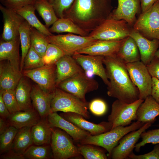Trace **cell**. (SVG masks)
Returning a JSON list of instances; mask_svg holds the SVG:
<instances>
[{
  "label": "cell",
  "mask_w": 159,
  "mask_h": 159,
  "mask_svg": "<svg viewBox=\"0 0 159 159\" xmlns=\"http://www.w3.org/2000/svg\"><path fill=\"white\" fill-rule=\"evenodd\" d=\"M103 64L109 81L108 96L128 104L138 100L139 90L132 81L125 64L116 54L104 57Z\"/></svg>",
  "instance_id": "6da1fadb"
},
{
  "label": "cell",
  "mask_w": 159,
  "mask_h": 159,
  "mask_svg": "<svg viewBox=\"0 0 159 159\" xmlns=\"http://www.w3.org/2000/svg\"><path fill=\"white\" fill-rule=\"evenodd\" d=\"M112 9V0H74L65 17L89 33L109 18Z\"/></svg>",
  "instance_id": "7a4b0ae2"
},
{
  "label": "cell",
  "mask_w": 159,
  "mask_h": 159,
  "mask_svg": "<svg viewBox=\"0 0 159 159\" xmlns=\"http://www.w3.org/2000/svg\"><path fill=\"white\" fill-rule=\"evenodd\" d=\"M145 123L137 121L127 126L116 127L105 132L96 135H90L81 140V144H91L102 147L108 152L110 157L112 151L119 140L127 134L138 129Z\"/></svg>",
  "instance_id": "3957f363"
},
{
  "label": "cell",
  "mask_w": 159,
  "mask_h": 159,
  "mask_svg": "<svg viewBox=\"0 0 159 159\" xmlns=\"http://www.w3.org/2000/svg\"><path fill=\"white\" fill-rule=\"evenodd\" d=\"M89 103L74 95L56 87L53 92L51 103V112L62 111L79 114L86 119L90 115L88 111Z\"/></svg>",
  "instance_id": "277c9868"
},
{
  "label": "cell",
  "mask_w": 159,
  "mask_h": 159,
  "mask_svg": "<svg viewBox=\"0 0 159 159\" xmlns=\"http://www.w3.org/2000/svg\"><path fill=\"white\" fill-rule=\"evenodd\" d=\"M132 28L125 20L109 18L90 32L88 36L97 40H120L130 36Z\"/></svg>",
  "instance_id": "5b68a950"
},
{
  "label": "cell",
  "mask_w": 159,
  "mask_h": 159,
  "mask_svg": "<svg viewBox=\"0 0 159 159\" xmlns=\"http://www.w3.org/2000/svg\"><path fill=\"white\" fill-rule=\"evenodd\" d=\"M72 138L62 130L52 128L50 145L53 158L67 159L80 156L77 147L74 145Z\"/></svg>",
  "instance_id": "8992f818"
},
{
  "label": "cell",
  "mask_w": 159,
  "mask_h": 159,
  "mask_svg": "<svg viewBox=\"0 0 159 159\" xmlns=\"http://www.w3.org/2000/svg\"><path fill=\"white\" fill-rule=\"evenodd\" d=\"M132 28L148 39L159 40V0L140 14Z\"/></svg>",
  "instance_id": "52a82bcc"
},
{
  "label": "cell",
  "mask_w": 159,
  "mask_h": 159,
  "mask_svg": "<svg viewBox=\"0 0 159 159\" xmlns=\"http://www.w3.org/2000/svg\"><path fill=\"white\" fill-rule=\"evenodd\" d=\"M99 85L85 72L79 73L61 82L57 87L71 93L85 102L86 94L97 90Z\"/></svg>",
  "instance_id": "ba28073f"
},
{
  "label": "cell",
  "mask_w": 159,
  "mask_h": 159,
  "mask_svg": "<svg viewBox=\"0 0 159 159\" xmlns=\"http://www.w3.org/2000/svg\"><path fill=\"white\" fill-rule=\"evenodd\" d=\"M144 100L139 99L135 102L128 104L118 99L112 103L111 113L108 121L112 125V129L119 126L130 125L132 121L136 120L137 110Z\"/></svg>",
  "instance_id": "9c48e42d"
},
{
  "label": "cell",
  "mask_w": 159,
  "mask_h": 159,
  "mask_svg": "<svg viewBox=\"0 0 159 159\" xmlns=\"http://www.w3.org/2000/svg\"><path fill=\"white\" fill-rule=\"evenodd\" d=\"M46 37L49 43L57 46L65 55L71 56L97 40L89 36L84 37L72 33L46 36Z\"/></svg>",
  "instance_id": "30bf717a"
},
{
  "label": "cell",
  "mask_w": 159,
  "mask_h": 159,
  "mask_svg": "<svg viewBox=\"0 0 159 159\" xmlns=\"http://www.w3.org/2000/svg\"><path fill=\"white\" fill-rule=\"evenodd\" d=\"M125 65L132 81L139 90V99L144 100L151 95L152 88V77L146 66L141 61Z\"/></svg>",
  "instance_id": "8fae6325"
},
{
  "label": "cell",
  "mask_w": 159,
  "mask_h": 159,
  "mask_svg": "<svg viewBox=\"0 0 159 159\" xmlns=\"http://www.w3.org/2000/svg\"><path fill=\"white\" fill-rule=\"evenodd\" d=\"M23 76L35 82L46 93H51L54 91L57 79L56 64L44 65L31 70H23Z\"/></svg>",
  "instance_id": "7c38bea8"
},
{
  "label": "cell",
  "mask_w": 159,
  "mask_h": 159,
  "mask_svg": "<svg viewBox=\"0 0 159 159\" xmlns=\"http://www.w3.org/2000/svg\"><path fill=\"white\" fill-rule=\"evenodd\" d=\"M72 56L88 76L92 77L93 75H97L107 86L109 85V80L103 65L104 56L80 54Z\"/></svg>",
  "instance_id": "4fadbf2b"
},
{
  "label": "cell",
  "mask_w": 159,
  "mask_h": 159,
  "mask_svg": "<svg viewBox=\"0 0 159 159\" xmlns=\"http://www.w3.org/2000/svg\"><path fill=\"white\" fill-rule=\"evenodd\" d=\"M153 123H145L140 128L132 131L124 136L119 140L118 145L113 149L110 157L112 159L128 158L129 155L133 152L137 142L140 137L141 134L149 128Z\"/></svg>",
  "instance_id": "5bb4252c"
},
{
  "label": "cell",
  "mask_w": 159,
  "mask_h": 159,
  "mask_svg": "<svg viewBox=\"0 0 159 159\" xmlns=\"http://www.w3.org/2000/svg\"><path fill=\"white\" fill-rule=\"evenodd\" d=\"M0 10L3 21L2 40L9 41L19 36V27L25 19L14 10L1 4Z\"/></svg>",
  "instance_id": "9a60e30c"
},
{
  "label": "cell",
  "mask_w": 159,
  "mask_h": 159,
  "mask_svg": "<svg viewBox=\"0 0 159 159\" xmlns=\"http://www.w3.org/2000/svg\"><path fill=\"white\" fill-rule=\"evenodd\" d=\"M117 6L112 10L109 18L125 20L132 27L137 19L136 15L141 13L140 0H117Z\"/></svg>",
  "instance_id": "2e32d148"
},
{
  "label": "cell",
  "mask_w": 159,
  "mask_h": 159,
  "mask_svg": "<svg viewBox=\"0 0 159 159\" xmlns=\"http://www.w3.org/2000/svg\"><path fill=\"white\" fill-rule=\"evenodd\" d=\"M59 115L79 128L89 132L92 135L105 132L110 130L112 127V124L109 122L95 124L87 120L82 116L75 112H63Z\"/></svg>",
  "instance_id": "e0dca14e"
},
{
  "label": "cell",
  "mask_w": 159,
  "mask_h": 159,
  "mask_svg": "<svg viewBox=\"0 0 159 159\" xmlns=\"http://www.w3.org/2000/svg\"><path fill=\"white\" fill-rule=\"evenodd\" d=\"M126 38L117 40H97L91 45L77 51L75 54L104 57L115 55Z\"/></svg>",
  "instance_id": "ac0fdd59"
},
{
  "label": "cell",
  "mask_w": 159,
  "mask_h": 159,
  "mask_svg": "<svg viewBox=\"0 0 159 159\" xmlns=\"http://www.w3.org/2000/svg\"><path fill=\"white\" fill-rule=\"evenodd\" d=\"M130 36L135 41L139 49L140 61L146 65L148 64L155 57V54L159 47V40L148 39L132 28Z\"/></svg>",
  "instance_id": "d6986e66"
},
{
  "label": "cell",
  "mask_w": 159,
  "mask_h": 159,
  "mask_svg": "<svg viewBox=\"0 0 159 159\" xmlns=\"http://www.w3.org/2000/svg\"><path fill=\"white\" fill-rule=\"evenodd\" d=\"M51 128L58 127L64 131L75 141L80 142L90 133L82 130L74 124L64 119L57 112H51L47 117Z\"/></svg>",
  "instance_id": "ffe728a7"
},
{
  "label": "cell",
  "mask_w": 159,
  "mask_h": 159,
  "mask_svg": "<svg viewBox=\"0 0 159 159\" xmlns=\"http://www.w3.org/2000/svg\"><path fill=\"white\" fill-rule=\"evenodd\" d=\"M53 92H46L37 85L32 86L31 97L32 105L41 119L47 118L51 112V103Z\"/></svg>",
  "instance_id": "44dd1931"
},
{
  "label": "cell",
  "mask_w": 159,
  "mask_h": 159,
  "mask_svg": "<svg viewBox=\"0 0 159 159\" xmlns=\"http://www.w3.org/2000/svg\"><path fill=\"white\" fill-rule=\"evenodd\" d=\"M56 87L63 81L80 73L85 72L72 56L65 55L56 64Z\"/></svg>",
  "instance_id": "7402d4cb"
},
{
  "label": "cell",
  "mask_w": 159,
  "mask_h": 159,
  "mask_svg": "<svg viewBox=\"0 0 159 159\" xmlns=\"http://www.w3.org/2000/svg\"><path fill=\"white\" fill-rule=\"evenodd\" d=\"M41 119L37 112L33 107L11 113L6 120L10 125L19 129L26 127H32Z\"/></svg>",
  "instance_id": "603a6c76"
},
{
  "label": "cell",
  "mask_w": 159,
  "mask_h": 159,
  "mask_svg": "<svg viewBox=\"0 0 159 159\" xmlns=\"http://www.w3.org/2000/svg\"><path fill=\"white\" fill-rule=\"evenodd\" d=\"M20 44L19 35L9 41H1L0 61L7 60L12 66L20 71L21 60L19 51Z\"/></svg>",
  "instance_id": "cb8c5ba5"
},
{
  "label": "cell",
  "mask_w": 159,
  "mask_h": 159,
  "mask_svg": "<svg viewBox=\"0 0 159 159\" xmlns=\"http://www.w3.org/2000/svg\"><path fill=\"white\" fill-rule=\"evenodd\" d=\"M23 75L22 72L12 66L10 62L1 63L0 90H15Z\"/></svg>",
  "instance_id": "d4e9b609"
},
{
  "label": "cell",
  "mask_w": 159,
  "mask_h": 159,
  "mask_svg": "<svg viewBox=\"0 0 159 159\" xmlns=\"http://www.w3.org/2000/svg\"><path fill=\"white\" fill-rule=\"evenodd\" d=\"M137 121L146 123L154 122L159 116V104L151 95L148 96L138 108L136 113Z\"/></svg>",
  "instance_id": "484cf974"
},
{
  "label": "cell",
  "mask_w": 159,
  "mask_h": 159,
  "mask_svg": "<svg viewBox=\"0 0 159 159\" xmlns=\"http://www.w3.org/2000/svg\"><path fill=\"white\" fill-rule=\"evenodd\" d=\"M31 133L35 145H49L52 137V128L47 118L41 119L31 127Z\"/></svg>",
  "instance_id": "4316f807"
},
{
  "label": "cell",
  "mask_w": 159,
  "mask_h": 159,
  "mask_svg": "<svg viewBox=\"0 0 159 159\" xmlns=\"http://www.w3.org/2000/svg\"><path fill=\"white\" fill-rule=\"evenodd\" d=\"M116 55L125 64L140 61L138 47L135 40L130 36L126 38Z\"/></svg>",
  "instance_id": "83f0119b"
},
{
  "label": "cell",
  "mask_w": 159,
  "mask_h": 159,
  "mask_svg": "<svg viewBox=\"0 0 159 159\" xmlns=\"http://www.w3.org/2000/svg\"><path fill=\"white\" fill-rule=\"evenodd\" d=\"M34 5H29L17 9L15 11L21 16L31 26L46 36L54 34L45 25L43 24L36 16Z\"/></svg>",
  "instance_id": "f1b7e54d"
},
{
  "label": "cell",
  "mask_w": 159,
  "mask_h": 159,
  "mask_svg": "<svg viewBox=\"0 0 159 159\" xmlns=\"http://www.w3.org/2000/svg\"><path fill=\"white\" fill-rule=\"evenodd\" d=\"M32 87L23 76L15 90V97L21 110L33 107L31 97Z\"/></svg>",
  "instance_id": "f546056e"
},
{
  "label": "cell",
  "mask_w": 159,
  "mask_h": 159,
  "mask_svg": "<svg viewBox=\"0 0 159 159\" xmlns=\"http://www.w3.org/2000/svg\"><path fill=\"white\" fill-rule=\"evenodd\" d=\"M49 29L52 33L68 32L84 37L88 36L89 34L67 17L59 18Z\"/></svg>",
  "instance_id": "4dcf8cb0"
},
{
  "label": "cell",
  "mask_w": 159,
  "mask_h": 159,
  "mask_svg": "<svg viewBox=\"0 0 159 159\" xmlns=\"http://www.w3.org/2000/svg\"><path fill=\"white\" fill-rule=\"evenodd\" d=\"M31 127H26L19 129L11 150L18 154L23 155L33 144L31 133Z\"/></svg>",
  "instance_id": "1f68e13d"
},
{
  "label": "cell",
  "mask_w": 159,
  "mask_h": 159,
  "mask_svg": "<svg viewBox=\"0 0 159 159\" xmlns=\"http://www.w3.org/2000/svg\"><path fill=\"white\" fill-rule=\"evenodd\" d=\"M34 6L47 28L49 29L58 19L53 7L47 0H37Z\"/></svg>",
  "instance_id": "d6a6232c"
},
{
  "label": "cell",
  "mask_w": 159,
  "mask_h": 159,
  "mask_svg": "<svg viewBox=\"0 0 159 159\" xmlns=\"http://www.w3.org/2000/svg\"><path fill=\"white\" fill-rule=\"evenodd\" d=\"M31 26L25 20L20 26L19 33L21 50L20 70L23 69L24 58L31 47Z\"/></svg>",
  "instance_id": "836d02e7"
},
{
  "label": "cell",
  "mask_w": 159,
  "mask_h": 159,
  "mask_svg": "<svg viewBox=\"0 0 159 159\" xmlns=\"http://www.w3.org/2000/svg\"><path fill=\"white\" fill-rule=\"evenodd\" d=\"M25 159H49L53 158L50 144L32 145L23 154Z\"/></svg>",
  "instance_id": "e575fe53"
},
{
  "label": "cell",
  "mask_w": 159,
  "mask_h": 159,
  "mask_svg": "<svg viewBox=\"0 0 159 159\" xmlns=\"http://www.w3.org/2000/svg\"><path fill=\"white\" fill-rule=\"evenodd\" d=\"M30 36L31 47L42 57L49 43L47 39L46 36L31 26Z\"/></svg>",
  "instance_id": "d590c367"
},
{
  "label": "cell",
  "mask_w": 159,
  "mask_h": 159,
  "mask_svg": "<svg viewBox=\"0 0 159 159\" xmlns=\"http://www.w3.org/2000/svg\"><path fill=\"white\" fill-rule=\"evenodd\" d=\"M91 144H78L80 153L85 159H107V157L102 149Z\"/></svg>",
  "instance_id": "8d00e7d4"
},
{
  "label": "cell",
  "mask_w": 159,
  "mask_h": 159,
  "mask_svg": "<svg viewBox=\"0 0 159 159\" xmlns=\"http://www.w3.org/2000/svg\"><path fill=\"white\" fill-rule=\"evenodd\" d=\"M19 129L10 125L0 134V153L3 154L11 149L14 140Z\"/></svg>",
  "instance_id": "74e56055"
},
{
  "label": "cell",
  "mask_w": 159,
  "mask_h": 159,
  "mask_svg": "<svg viewBox=\"0 0 159 159\" xmlns=\"http://www.w3.org/2000/svg\"><path fill=\"white\" fill-rule=\"evenodd\" d=\"M65 54L59 48L54 44L49 43L44 54L42 57L44 65L55 64Z\"/></svg>",
  "instance_id": "f35d334b"
},
{
  "label": "cell",
  "mask_w": 159,
  "mask_h": 159,
  "mask_svg": "<svg viewBox=\"0 0 159 159\" xmlns=\"http://www.w3.org/2000/svg\"><path fill=\"white\" fill-rule=\"evenodd\" d=\"M44 65L42 57L31 47L24 58L23 70L32 69Z\"/></svg>",
  "instance_id": "ab89813d"
},
{
  "label": "cell",
  "mask_w": 159,
  "mask_h": 159,
  "mask_svg": "<svg viewBox=\"0 0 159 159\" xmlns=\"http://www.w3.org/2000/svg\"><path fill=\"white\" fill-rule=\"evenodd\" d=\"M140 137L142 138V141L136 144L135 146V150L137 152H139L140 148L147 144L151 143L156 144L159 143V129L143 132L141 134Z\"/></svg>",
  "instance_id": "60d3db41"
},
{
  "label": "cell",
  "mask_w": 159,
  "mask_h": 159,
  "mask_svg": "<svg viewBox=\"0 0 159 159\" xmlns=\"http://www.w3.org/2000/svg\"><path fill=\"white\" fill-rule=\"evenodd\" d=\"M3 100L10 113L21 110L16 100L15 90H0Z\"/></svg>",
  "instance_id": "b9f144b4"
},
{
  "label": "cell",
  "mask_w": 159,
  "mask_h": 159,
  "mask_svg": "<svg viewBox=\"0 0 159 159\" xmlns=\"http://www.w3.org/2000/svg\"><path fill=\"white\" fill-rule=\"evenodd\" d=\"M53 7L58 18H64L74 0H47Z\"/></svg>",
  "instance_id": "7bdbcfd3"
},
{
  "label": "cell",
  "mask_w": 159,
  "mask_h": 159,
  "mask_svg": "<svg viewBox=\"0 0 159 159\" xmlns=\"http://www.w3.org/2000/svg\"><path fill=\"white\" fill-rule=\"evenodd\" d=\"M88 108L93 114L99 116L103 115L105 113L107 106L106 103L103 100L96 99L89 103Z\"/></svg>",
  "instance_id": "ee69618b"
},
{
  "label": "cell",
  "mask_w": 159,
  "mask_h": 159,
  "mask_svg": "<svg viewBox=\"0 0 159 159\" xmlns=\"http://www.w3.org/2000/svg\"><path fill=\"white\" fill-rule=\"evenodd\" d=\"M37 0H5L1 3L4 6L15 10L29 5H34Z\"/></svg>",
  "instance_id": "f6af8a7d"
},
{
  "label": "cell",
  "mask_w": 159,
  "mask_h": 159,
  "mask_svg": "<svg viewBox=\"0 0 159 159\" xmlns=\"http://www.w3.org/2000/svg\"><path fill=\"white\" fill-rule=\"evenodd\" d=\"M128 158L132 159H159V143L156 144L151 152L141 155H136L132 152Z\"/></svg>",
  "instance_id": "bcb514c9"
},
{
  "label": "cell",
  "mask_w": 159,
  "mask_h": 159,
  "mask_svg": "<svg viewBox=\"0 0 159 159\" xmlns=\"http://www.w3.org/2000/svg\"><path fill=\"white\" fill-rule=\"evenodd\" d=\"M146 66L151 77L159 80V58L155 57Z\"/></svg>",
  "instance_id": "7dc6e473"
},
{
  "label": "cell",
  "mask_w": 159,
  "mask_h": 159,
  "mask_svg": "<svg viewBox=\"0 0 159 159\" xmlns=\"http://www.w3.org/2000/svg\"><path fill=\"white\" fill-rule=\"evenodd\" d=\"M152 88L151 95L155 100L159 104V80L152 77Z\"/></svg>",
  "instance_id": "c3c4849f"
},
{
  "label": "cell",
  "mask_w": 159,
  "mask_h": 159,
  "mask_svg": "<svg viewBox=\"0 0 159 159\" xmlns=\"http://www.w3.org/2000/svg\"><path fill=\"white\" fill-rule=\"evenodd\" d=\"M1 159H24L23 155L18 154L10 149L7 152L1 155Z\"/></svg>",
  "instance_id": "681fc988"
},
{
  "label": "cell",
  "mask_w": 159,
  "mask_h": 159,
  "mask_svg": "<svg viewBox=\"0 0 159 159\" xmlns=\"http://www.w3.org/2000/svg\"><path fill=\"white\" fill-rule=\"evenodd\" d=\"M10 114L3 100L1 93L0 92V117L6 119Z\"/></svg>",
  "instance_id": "f907efd6"
},
{
  "label": "cell",
  "mask_w": 159,
  "mask_h": 159,
  "mask_svg": "<svg viewBox=\"0 0 159 159\" xmlns=\"http://www.w3.org/2000/svg\"><path fill=\"white\" fill-rule=\"evenodd\" d=\"M157 0H140L141 13L143 12L150 8Z\"/></svg>",
  "instance_id": "816d5d0a"
},
{
  "label": "cell",
  "mask_w": 159,
  "mask_h": 159,
  "mask_svg": "<svg viewBox=\"0 0 159 159\" xmlns=\"http://www.w3.org/2000/svg\"><path fill=\"white\" fill-rule=\"evenodd\" d=\"M9 126L6 119L0 117V134L3 133Z\"/></svg>",
  "instance_id": "f5cc1de1"
},
{
  "label": "cell",
  "mask_w": 159,
  "mask_h": 159,
  "mask_svg": "<svg viewBox=\"0 0 159 159\" xmlns=\"http://www.w3.org/2000/svg\"><path fill=\"white\" fill-rule=\"evenodd\" d=\"M155 57L159 58V47L155 53Z\"/></svg>",
  "instance_id": "db71d44e"
},
{
  "label": "cell",
  "mask_w": 159,
  "mask_h": 159,
  "mask_svg": "<svg viewBox=\"0 0 159 159\" xmlns=\"http://www.w3.org/2000/svg\"><path fill=\"white\" fill-rule=\"evenodd\" d=\"M5 0H0V1L1 2V3H2V2H3V1H4Z\"/></svg>",
  "instance_id": "11a10c76"
},
{
  "label": "cell",
  "mask_w": 159,
  "mask_h": 159,
  "mask_svg": "<svg viewBox=\"0 0 159 159\" xmlns=\"http://www.w3.org/2000/svg\"></svg>",
  "instance_id": "9f6ffc18"
}]
</instances>
